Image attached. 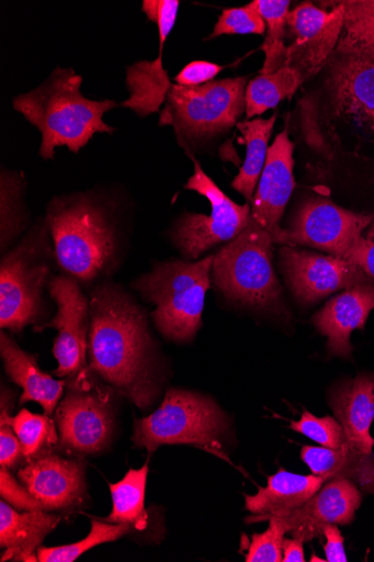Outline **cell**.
Here are the masks:
<instances>
[{
    "mask_svg": "<svg viewBox=\"0 0 374 562\" xmlns=\"http://www.w3.org/2000/svg\"><path fill=\"white\" fill-rule=\"evenodd\" d=\"M89 369L141 411L158 393L155 346L137 302L113 284L90 297Z\"/></svg>",
    "mask_w": 374,
    "mask_h": 562,
    "instance_id": "1",
    "label": "cell"
},
{
    "mask_svg": "<svg viewBox=\"0 0 374 562\" xmlns=\"http://www.w3.org/2000/svg\"><path fill=\"white\" fill-rule=\"evenodd\" d=\"M325 68L322 87L305 102L314 140L374 145V46L336 48Z\"/></svg>",
    "mask_w": 374,
    "mask_h": 562,
    "instance_id": "2",
    "label": "cell"
},
{
    "mask_svg": "<svg viewBox=\"0 0 374 562\" xmlns=\"http://www.w3.org/2000/svg\"><path fill=\"white\" fill-rule=\"evenodd\" d=\"M81 86L82 77L73 69L57 68L42 86L14 99V110L42 135L44 160L55 159L57 147L79 153L94 134L116 132L103 116L118 108L117 102L88 99Z\"/></svg>",
    "mask_w": 374,
    "mask_h": 562,
    "instance_id": "3",
    "label": "cell"
},
{
    "mask_svg": "<svg viewBox=\"0 0 374 562\" xmlns=\"http://www.w3.org/2000/svg\"><path fill=\"white\" fill-rule=\"evenodd\" d=\"M46 223L57 262L69 277L91 283L114 268L120 246L115 218L93 195L53 199Z\"/></svg>",
    "mask_w": 374,
    "mask_h": 562,
    "instance_id": "4",
    "label": "cell"
},
{
    "mask_svg": "<svg viewBox=\"0 0 374 562\" xmlns=\"http://www.w3.org/2000/svg\"><path fill=\"white\" fill-rule=\"evenodd\" d=\"M213 261L215 255L194 263H159L135 282V288L155 305L152 321L168 339L190 341L201 329Z\"/></svg>",
    "mask_w": 374,
    "mask_h": 562,
    "instance_id": "5",
    "label": "cell"
},
{
    "mask_svg": "<svg viewBox=\"0 0 374 562\" xmlns=\"http://www.w3.org/2000/svg\"><path fill=\"white\" fill-rule=\"evenodd\" d=\"M274 236L254 224L215 255L212 280L230 301L259 311H283L282 286L273 268Z\"/></svg>",
    "mask_w": 374,
    "mask_h": 562,
    "instance_id": "6",
    "label": "cell"
},
{
    "mask_svg": "<svg viewBox=\"0 0 374 562\" xmlns=\"http://www.w3.org/2000/svg\"><path fill=\"white\" fill-rule=\"evenodd\" d=\"M228 434V418L215 401L171 389L154 414L136 420L133 441L150 453L165 445H193L227 458L223 448Z\"/></svg>",
    "mask_w": 374,
    "mask_h": 562,
    "instance_id": "7",
    "label": "cell"
},
{
    "mask_svg": "<svg viewBox=\"0 0 374 562\" xmlns=\"http://www.w3.org/2000/svg\"><path fill=\"white\" fill-rule=\"evenodd\" d=\"M47 223L30 232L0 265V326L20 333L44 312L49 284Z\"/></svg>",
    "mask_w": 374,
    "mask_h": 562,
    "instance_id": "8",
    "label": "cell"
},
{
    "mask_svg": "<svg viewBox=\"0 0 374 562\" xmlns=\"http://www.w3.org/2000/svg\"><path fill=\"white\" fill-rule=\"evenodd\" d=\"M248 78L213 80L199 87L173 85L159 125H171L180 138L204 139L237 126L246 113Z\"/></svg>",
    "mask_w": 374,
    "mask_h": 562,
    "instance_id": "9",
    "label": "cell"
},
{
    "mask_svg": "<svg viewBox=\"0 0 374 562\" xmlns=\"http://www.w3.org/2000/svg\"><path fill=\"white\" fill-rule=\"evenodd\" d=\"M90 369L67 381L56 412L60 443L78 454L97 453L109 445L113 429L112 387L102 385Z\"/></svg>",
    "mask_w": 374,
    "mask_h": 562,
    "instance_id": "10",
    "label": "cell"
},
{
    "mask_svg": "<svg viewBox=\"0 0 374 562\" xmlns=\"http://www.w3.org/2000/svg\"><path fill=\"white\" fill-rule=\"evenodd\" d=\"M194 175L185 184L206 198L211 215L185 214L173 231V240L184 257L196 260L206 250L238 237L250 224V203L238 204L231 200L193 159Z\"/></svg>",
    "mask_w": 374,
    "mask_h": 562,
    "instance_id": "11",
    "label": "cell"
},
{
    "mask_svg": "<svg viewBox=\"0 0 374 562\" xmlns=\"http://www.w3.org/2000/svg\"><path fill=\"white\" fill-rule=\"evenodd\" d=\"M373 221V215L347 211L329 200L311 199L303 204L279 244L309 246L344 259Z\"/></svg>",
    "mask_w": 374,
    "mask_h": 562,
    "instance_id": "12",
    "label": "cell"
},
{
    "mask_svg": "<svg viewBox=\"0 0 374 562\" xmlns=\"http://www.w3.org/2000/svg\"><path fill=\"white\" fill-rule=\"evenodd\" d=\"M48 292L58 306L56 317L45 326L59 331L53 347L59 364L55 374L71 379L89 370L90 299L78 281L69 276L50 278Z\"/></svg>",
    "mask_w": 374,
    "mask_h": 562,
    "instance_id": "13",
    "label": "cell"
},
{
    "mask_svg": "<svg viewBox=\"0 0 374 562\" xmlns=\"http://www.w3.org/2000/svg\"><path fill=\"white\" fill-rule=\"evenodd\" d=\"M344 26V10L338 3L332 11L303 3L288 13L286 67L297 70L304 81L325 68L335 54Z\"/></svg>",
    "mask_w": 374,
    "mask_h": 562,
    "instance_id": "14",
    "label": "cell"
},
{
    "mask_svg": "<svg viewBox=\"0 0 374 562\" xmlns=\"http://www.w3.org/2000/svg\"><path fill=\"white\" fill-rule=\"evenodd\" d=\"M281 263L287 283L303 304H314L341 290L373 281L356 266L332 257L284 246Z\"/></svg>",
    "mask_w": 374,
    "mask_h": 562,
    "instance_id": "15",
    "label": "cell"
},
{
    "mask_svg": "<svg viewBox=\"0 0 374 562\" xmlns=\"http://www.w3.org/2000/svg\"><path fill=\"white\" fill-rule=\"evenodd\" d=\"M180 4L179 0H149L144 4L143 12L158 27L159 55L156 60L138 63L127 71L131 97L123 102V106L139 116L157 113L173 86L163 68L162 57L165 44L175 25Z\"/></svg>",
    "mask_w": 374,
    "mask_h": 562,
    "instance_id": "16",
    "label": "cell"
},
{
    "mask_svg": "<svg viewBox=\"0 0 374 562\" xmlns=\"http://www.w3.org/2000/svg\"><path fill=\"white\" fill-rule=\"evenodd\" d=\"M294 144L287 131L279 134L269 149L267 160L254 192L250 223L271 233L279 244L284 229L281 220L295 189Z\"/></svg>",
    "mask_w": 374,
    "mask_h": 562,
    "instance_id": "17",
    "label": "cell"
},
{
    "mask_svg": "<svg viewBox=\"0 0 374 562\" xmlns=\"http://www.w3.org/2000/svg\"><path fill=\"white\" fill-rule=\"evenodd\" d=\"M362 503L361 490L351 481L326 482L311 498L286 517L276 518L293 538L304 543L322 537L327 526H349Z\"/></svg>",
    "mask_w": 374,
    "mask_h": 562,
    "instance_id": "18",
    "label": "cell"
},
{
    "mask_svg": "<svg viewBox=\"0 0 374 562\" xmlns=\"http://www.w3.org/2000/svg\"><path fill=\"white\" fill-rule=\"evenodd\" d=\"M18 476L45 510H70L84 501L83 468L71 459L47 452L29 461Z\"/></svg>",
    "mask_w": 374,
    "mask_h": 562,
    "instance_id": "19",
    "label": "cell"
},
{
    "mask_svg": "<svg viewBox=\"0 0 374 562\" xmlns=\"http://www.w3.org/2000/svg\"><path fill=\"white\" fill-rule=\"evenodd\" d=\"M374 310V282L362 283L332 297L311 319L317 330L328 338L329 355L349 359L354 330H362Z\"/></svg>",
    "mask_w": 374,
    "mask_h": 562,
    "instance_id": "20",
    "label": "cell"
},
{
    "mask_svg": "<svg viewBox=\"0 0 374 562\" xmlns=\"http://www.w3.org/2000/svg\"><path fill=\"white\" fill-rule=\"evenodd\" d=\"M329 403L349 443L363 452H373L370 429L374 422V374L341 382L331 390Z\"/></svg>",
    "mask_w": 374,
    "mask_h": 562,
    "instance_id": "21",
    "label": "cell"
},
{
    "mask_svg": "<svg viewBox=\"0 0 374 562\" xmlns=\"http://www.w3.org/2000/svg\"><path fill=\"white\" fill-rule=\"evenodd\" d=\"M326 484L324 477L297 475L281 470L254 495H246V508L253 516L248 522L286 517L303 506Z\"/></svg>",
    "mask_w": 374,
    "mask_h": 562,
    "instance_id": "22",
    "label": "cell"
},
{
    "mask_svg": "<svg viewBox=\"0 0 374 562\" xmlns=\"http://www.w3.org/2000/svg\"><path fill=\"white\" fill-rule=\"evenodd\" d=\"M0 355L10 379L22 390L21 404L38 403L52 417L63 398L67 381H58L38 368L36 356L20 348L5 333L0 335Z\"/></svg>",
    "mask_w": 374,
    "mask_h": 562,
    "instance_id": "23",
    "label": "cell"
},
{
    "mask_svg": "<svg viewBox=\"0 0 374 562\" xmlns=\"http://www.w3.org/2000/svg\"><path fill=\"white\" fill-rule=\"evenodd\" d=\"M61 520V517L45 514L43 509L23 510L21 514L9 503L0 502V547L5 549L2 562L38 561L35 552Z\"/></svg>",
    "mask_w": 374,
    "mask_h": 562,
    "instance_id": "24",
    "label": "cell"
},
{
    "mask_svg": "<svg viewBox=\"0 0 374 562\" xmlns=\"http://www.w3.org/2000/svg\"><path fill=\"white\" fill-rule=\"evenodd\" d=\"M301 457L313 475L326 482L343 479L362 492L374 495V453L363 452L350 443L339 449L304 446Z\"/></svg>",
    "mask_w": 374,
    "mask_h": 562,
    "instance_id": "25",
    "label": "cell"
},
{
    "mask_svg": "<svg viewBox=\"0 0 374 562\" xmlns=\"http://www.w3.org/2000/svg\"><path fill=\"white\" fill-rule=\"evenodd\" d=\"M276 121L277 114L269 120L258 119L237 124L238 130L243 136L247 150L245 164L231 186L245 196L248 203L252 202L267 155H269V143Z\"/></svg>",
    "mask_w": 374,
    "mask_h": 562,
    "instance_id": "26",
    "label": "cell"
},
{
    "mask_svg": "<svg viewBox=\"0 0 374 562\" xmlns=\"http://www.w3.org/2000/svg\"><path fill=\"white\" fill-rule=\"evenodd\" d=\"M148 471V464H145L139 470H131L121 482L111 484L113 513L103 521L129 526L137 531L147 528L145 493Z\"/></svg>",
    "mask_w": 374,
    "mask_h": 562,
    "instance_id": "27",
    "label": "cell"
},
{
    "mask_svg": "<svg viewBox=\"0 0 374 562\" xmlns=\"http://www.w3.org/2000/svg\"><path fill=\"white\" fill-rule=\"evenodd\" d=\"M303 82L302 75L290 67L252 79L246 89L247 121L276 109L280 102L292 97Z\"/></svg>",
    "mask_w": 374,
    "mask_h": 562,
    "instance_id": "28",
    "label": "cell"
},
{
    "mask_svg": "<svg viewBox=\"0 0 374 562\" xmlns=\"http://www.w3.org/2000/svg\"><path fill=\"white\" fill-rule=\"evenodd\" d=\"M265 23L267 36L260 47L264 54L260 75H271L286 67L285 44L290 0H254L252 2Z\"/></svg>",
    "mask_w": 374,
    "mask_h": 562,
    "instance_id": "29",
    "label": "cell"
},
{
    "mask_svg": "<svg viewBox=\"0 0 374 562\" xmlns=\"http://www.w3.org/2000/svg\"><path fill=\"white\" fill-rule=\"evenodd\" d=\"M11 424L22 443L27 462L49 452L59 442L56 424L46 415H34L23 408L12 418Z\"/></svg>",
    "mask_w": 374,
    "mask_h": 562,
    "instance_id": "30",
    "label": "cell"
},
{
    "mask_svg": "<svg viewBox=\"0 0 374 562\" xmlns=\"http://www.w3.org/2000/svg\"><path fill=\"white\" fill-rule=\"evenodd\" d=\"M133 529L129 526L110 524L93 519L91 531L87 538L76 543L61 547H39L37 550L38 561L41 562H73L90 549L106 542L116 541Z\"/></svg>",
    "mask_w": 374,
    "mask_h": 562,
    "instance_id": "31",
    "label": "cell"
},
{
    "mask_svg": "<svg viewBox=\"0 0 374 562\" xmlns=\"http://www.w3.org/2000/svg\"><path fill=\"white\" fill-rule=\"evenodd\" d=\"M340 3L344 10V26L337 48L374 46V0Z\"/></svg>",
    "mask_w": 374,
    "mask_h": 562,
    "instance_id": "32",
    "label": "cell"
},
{
    "mask_svg": "<svg viewBox=\"0 0 374 562\" xmlns=\"http://www.w3.org/2000/svg\"><path fill=\"white\" fill-rule=\"evenodd\" d=\"M21 180L15 173L2 175V249L23 229Z\"/></svg>",
    "mask_w": 374,
    "mask_h": 562,
    "instance_id": "33",
    "label": "cell"
},
{
    "mask_svg": "<svg viewBox=\"0 0 374 562\" xmlns=\"http://www.w3.org/2000/svg\"><path fill=\"white\" fill-rule=\"evenodd\" d=\"M290 428L319 443L320 447L339 449L349 443L341 424L330 416L318 418L305 412L301 420L293 422Z\"/></svg>",
    "mask_w": 374,
    "mask_h": 562,
    "instance_id": "34",
    "label": "cell"
},
{
    "mask_svg": "<svg viewBox=\"0 0 374 562\" xmlns=\"http://www.w3.org/2000/svg\"><path fill=\"white\" fill-rule=\"evenodd\" d=\"M265 23L252 3L236 9L225 10L207 40L223 35H263Z\"/></svg>",
    "mask_w": 374,
    "mask_h": 562,
    "instance_id": "35",
    "label": "cell"
},
{
    "mask_svg": "<svg viewBox=\"0 0 374 562\" xmlns=\"http://www.w3.org/2000/svg\"><path fill=\"white\" fill-rule=\"evenodd\" d=\"M269 522V529L252 537L246 557L247 562L283 561V543L287 531L276 518H271Z\"/></svg>",
    "mask_w": 374,
    "mask_h": 562,
    "instance_id": "36",
    "label": "cell"
},
{
    "mask_svg": "<svg viewBox=\"0 0 374 562\" xmlns=\"http://www.w3.org/2000/svg\"><path fill=\"white\" fill-rule=\"evenodd\" d=\"M0 495L18 510H45L44 506L5 468H0Z\"/></svg>",
    "mask_w": 374,
    "mask_h": 562,
    "instance_id": "37",
    "label": "cell"
},
{
    "mask_svg": "<svg viewBox=\"0 0 374 562\" xmlns=\"http://www.w3.org/2000/svg\"><path fill=\"white\" fill-rule=\"evenodd\" d=\"M23 459V447L12 425L0 424V468L15 469Z\"/></svg>",
    "mask_w": 374,
    "mask_h": 562,
    "instance_id": "38",
    "label": "cell"
},
{
    "mask_svg": "<svg viewBox=\"0 0 374 562\" xmlns=\"http://www.w3.org/2000/svg\"><path fill=\"white\" fill-rule=\"evenodd\" d=\"M225 67L207 61H194L188 65L175 78L177 85L199 87L213 81Z\"/></svg>",
    "mask_w": 374,
    "mask_h": 562,
    "instance_id": "39",
    "label": "cell"
},
{
    "mask_svg": "<svg viewBox=\"0 0 374 562\" xmlns=\"http://www.w3.org/2000/svg\"><path fill=\"white\" fill-rule=\"evenodd\" d=\"M343 260L356 266L374 282V240L362 236L345 254Z\"/></svg>",
    "mask_w": 374,
    "mask_h": 562,
    "instance_id": "40",
    "label": "cell"
},
{
    "mask_svg": "<svg viewBox=\"0 0 374 562\" xmlns=\"http://www.w3.org/2000/svg\"><path fill=\"white\" fill-rule=\"evenodd\" d=\"M324 537H326L325 551L327 561L329 562H347L348 557L344 549V538L339 529V526L330 525L324 529Z\"/></svg>",
    "mask_w": 374,
    "mask_h": 562,
    "instance_id": "41",
    "label": "cell"
},
{
    "mask_svg": "<svg viewBox=\"0 0 374 562\" xmlns=\"http://www.w3.org/2000/svg\"><path fill=\"white\" fill-rule=\"evenodd\" d=\"M283 561L284 562H304V542L299 539H284L283 543Z\"/></svg>",
    "mask_w": 374,
    "mask_h": 562,
    "instance_id": "42",
    "label": "cell"
},
{
    "mask_svg": "<svg viewBox=\"0 0 374 562\" xmlns=\"http://www.w3.org/2000/svg\"><path fill=\"white\" fill-rule=\"evenodd\" d=\"M365 238L374 240V221L369 226V231L366 233V237Z\"/></svg>",
    "mask_w": 374,
    "mask_h": 562,
    "instance_id": "43",
    "label": "cell"
}]
</instances>
